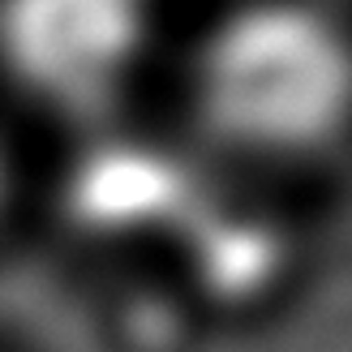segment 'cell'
Returning a JSON list of instances; mask_svg holds the SVG:
<instances>
[{"label":"cell","instance_id":"2","mask_svg":"<svg viewBox=\"0 0 352 352\" xmlns=\"http://www.w3.org/2000/svg\"><path fill=\"white\" fill-rule=\"evenodd\" d=\"M155 39L151 0H0V60L60 112H99Z\"/></svg>","mask_w":352,"mask_h":352},{"label":"cell","instance_id":"1","mask_svg":"<svg viewBox=\"0 0 352 352\" xmlns=\"http://www.w3.org/2000/svg\"><path fill=\"white\" fill-rule=\"evenodd\" d=\"M189 95L228 151L267 160L322 151L352 125V34L309 0L223 9L198 39Z\"/></svg>","mask_w":352,"mask_h":352},{"label":"cell","instance_id":"3","mask_svg":"<svg viewBox=\"0 0 352 352\" xmlns=\"http://www.w3.org/2000/svg\"><path fill=\"white\" fill-rule=\"evenodd\" d=\"M69 215L91 232H142L185 223L193 210L189 172L168 146L146 138H112L78 155L65 185Z\"/></svg>","mask_w":352,"mask_h":352},{"label":"cell","instance_id":"4","mask_svg":"<svg viewBox=\"0 0 352 352\" xmlns=\"http://www.w3.org/2000/svg\"><path fill=\"white\" fill-rule=\"evenodd\" d=\"M181 228H193V279L219 301L258 296L284 262V250L267 232V223L241 215V210L210 215V210L193 206Z\"/></svg>","mask_w":352,"mask_h":352},{"label":"cell","instance_id":"5","mask_svg":"<svg viewBox=\"0 0 352 352\" xmlns=\"http://www.w3.org/2000/svg\"><path fill=\"white\" fill-rule=\"evenodd\" d=\"M9 185H13V172H9V155L0 151V210L9 202Z\"/></svg>","mask_w":352,"mask_h":352}]
</instances>
